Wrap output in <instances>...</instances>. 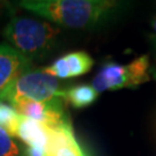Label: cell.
Masks as SVG:
<instances>
[{
	"instance_id": "8",
	"label": "cell",
	"mask_w": 156,
	"mask_h": 156,
	"mask_svg": "<svg viewBox=\"0 0 156 156\" xmlns=\"http://www.w3.org/2000/svg\"><path fill=\"white\" fill-rule=\"evenodd\" d=\"M52 129L44 124L21 116L15 136L28 147H38L48 151L51 142Z\"/></svg>"
},
{
	"instance_id": "6",
	"label": "cell",
	"mask_w": 156,
	"mask_h": 156,
	"mask_svg": "<svg viewBox=\"0 0 156 156\" xmlns=\"http://www.w3.org/2000/svg\"><path fill=\"white\" fill-rule=\"evenodd\" d=\"M31 62L9 44H0V97L20 75L28 72Z\"/></svg>"
},
{
	"instance_id": "4",
	"label": "cell",
	"mask_w": 156,
	"mask_h": 156,
	"mask_svg": "<svg viewBox=\"0 0 156 156\" xmlns=\"http://www.w3.org/2000/svg\"><path fill=\"white\" fill-rule=\"evenodd\" d=\"M62 96L64 90L59 88V82L56 78L45 73L43 69H29L8 87L0 97V101H6L9 104L17 100L50 102L58 97L62 98Z\"/></svg>"
},
{
	"instance_id": "1",
	"label": "cell",
	"mask_w": 156,
	"mask_h": 156,
	"mask_svg": "<svg viewBox=\"0 0 156 156\" xmlns=\"http://www.w3.org/2000/svg\"><path fill=\"white\" fill-rule=\"evenodd\" d=\"M20 6L58 26L88 29L111 19L119 2L106 0H24Z\"/></svg>"
},
{
	"instance_id": "5",
	"label": "cell",
	"mask_w": 156,
	"mask_h": 156,
	"mask_svg": "<svg viewBox=\"0 0 156 156\" xmlns=\"http://www.w3.org/2000/svg\"><path fill=\"white\" fill-rule=\"evenodd\" d=\"M65 101L58 97L50 102H35L30 100H17L11 105L21 116L30 118L44 124L51 129H58L71 123L69 117L64 108Z\"/></svg>"
},
{
	"instance_id": "2",
	"label": "cell",
	"mask_w": 156,
	"mask_h": 156,
	"mask_svg": "<svg viewBox=\"0 0 156 156\" xmlns=\"http://www.w3.org/2000/svg\"><path fill=\"white\" fill-rule=\"evenodd\" d=\"M60 30L49 22L13 15L4 35L12 48L28 59L46 55L55 45Z\"/></svg>"
},
{
	"instance_id": "10",
	"label": "cell",
	"mask_w": 156,
	"mask_h": 156,
	"mask_svg": "<svg viewBox=\"0 0 156 156\" xmlns=\"http://www.w3.org/2000/svg\"><path fill=\"white\" fill-rule=\"evenodd\" d=\"M21 115L9 104L0 101V127L5 128L12 136H15Z\"/></svg>"
},
{
	"instance_id": "11",
	"label": "cell",
	"mask_w": 156,
	"mask_h": 156,
	"mask_svg": "<svg viewBox=\"0 0 156 156\" xmlns=\"http://www.w3.org/2000/svg\"><path fill=\"white\" fill-rule=\"evenodd\" d=\"M17 144L13 140V136L6 131L5 128L0 127V156H21Z\"/></svg>"
},
{
	"instance_id": "13",
	"label": "cell",
	"mask_w": 156,
	"mask_h": 156,
	"mask_svg": "<svg viewBox=\"0 0 156 156\" xmlns=\"http://www.w3.org/2000/svg\"><path fill=\"white\" fill-rule=\"evenodd\" d=\"M153 28H154V30L156 31V17L154 19V21H153Z\"/></svg>"
},
{
	"instance_id": "12",
	"label": "cell",
	"mask_w": 156,
	"mask_h": 156,
	"mask_svg": "<svg viewBox=\"0 0 156 156\" xmlns=\"http://www.w3.org/2000/svg\"><path fill=\"white\" fill-rule=\"evenodd\" d=\"M21 156H50L49 153L43 149V148H38V147H27L23 151Z\"/></svg>"
},
{
	"instance_id": "9",
	"label": "cell",
	"mask_w": 156,
	"mask_h": 156,
	"mask_svg": "<svg viewBox=\"0 0 156 156\" xmlns=\"http://www.w3.org/2000/svg\"><path fill=\"white\" fill-rule=\"evenodd\" d=\"M98 97V93L89 84H79L64 90V101L73 108L82 109L89 106Z\"/></svg>"
},
{
	"instance_id": "7",
	"label": "cell",
	"mask_w": 156,
	"mask_h": 156,
	"mask_svg": "<svg viewBox=\"0 0 156 156\" xmlns=\"http://www.w3.org/2000/svg\"><path fill=\"white\" fill-rule=\"evenodd\" d=\"M94 65L93 58L84 51H74L58 58L49 67L43 69L51 76L58 79H69L83 75Z\"/></svg>"
},
{
	"instance_id": "3",
	"label": "cell",
	"mask_w": 156,
	"mask_h": 156,
	"mask_svg": "<svg viewBox=\"0 0 156 156\" xmlns=\"http://www.w3.org/2000/svg\"><path fill=\"white\" fill-rule=\"evenodd\" d=\"M149 59L141 56L129 64L109 62L95 75L91 86L98 94L106 90L134 88L149 81Z\"/></svg>"
}]
</instances>
